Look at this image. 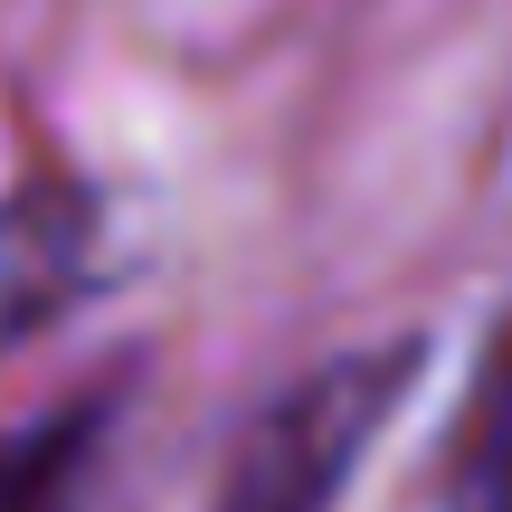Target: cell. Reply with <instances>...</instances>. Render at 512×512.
I'll return each instance as SVG.
<instances>
[{
  "mask_svg": "<svg viewBox=\"0 0 512 512\" xmlns=\"http://www.w3.org/2000/svg\"><path fill=\"white\" fill-rule=\"evenodd\" d=\"M418 361H427L418 342H370V351L313 361L294 389H275L247 418L209 512H332L342 484L361 475V456L380 446V427L399 418Z\"/></svg>",
  "mask_w": 512,
  "mask_h": 512,
  "instance_id": "6da1fadb",
  "label": "cell"
},
{
  "mask_svg": "<svg viewBox=\"0 0 512 512\" xmlns=\"http://www.w3.org/2000/svg\"><path fill=\"white\" fill-rule=\"evenodd\" d=\"M105 275V219L76 181L0 190V351L48 332L67 304H86Z\"/></svg>",
  "mask_w": 512,
  "mask_h": 512,
  "instance_id": "7a4b0ae2",
  "label": "cell"
},
{
  "mask_svg": "<svg viewBox=\"0 0 512 512\" xmlns=\"http://www.w3.org/2000/svg\"><path fill=\"white\" fill-rule=\"evenodd\" d=\"M105 427H114V389H76V399L19 418L0 437V512H86Z\"/></svg>",
  "mask_w": 512,
  "mask_h": 512,
  "instance_id": "3957f363",
  "label": "cell"
},
{
  "mask_svg": "<svg viewBox=\"0 0 512 512\" xmlns=\"http://www.w3.org/2000/svg\"><path fill=\"white\" fill-rule=\"evenodd\" d=\"M446 512H512V332L494 342L446 456Z\"/></svg>",
  "mask_w": 512,
  "mask_h": 512,
  "instance_id": "277c9868",
  "label": "cell"
}]
</instances>
